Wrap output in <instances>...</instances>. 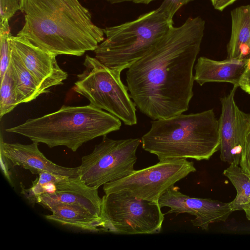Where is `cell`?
<instances>
[{"instance_id":"27","label":"cell","mask_w":250,"mask_h":250,"mask_svg":"<svg viewBox=\"0 0 250 250\" xmlns=\"http://www.w3.org/2000/svg\"><path fill=\"white\" fill-rule=\"evenodd\" d=\"M112 4L119 3L125 2H132L138 4H147L154 0H105Z\"/></svg>"},{"instance_id":"23","label":"cell","mask_w":250,"mask_h":250,"mask_svg":"<svg viewBox=\"0 0 250 250\" xmlns=\"http://www.w3.org/2000/svg\"><path fill=\"white\" fill-rule=\"evenodd\" d=\"M193 0H164L157 8L164 13L169 19L173 20L176 12L183 5Z\"/></svg>"},{"instance_id":"22","label":"cell","mask_w":250,"mask_h":250,"mask_svg":"<svg viewBox=\"0 0 250 250\" xmlns=\"http://www.w3.org/2000/svg\"><path fill=\"white\" fill-rule=\"evenodd\" d=\"M20 9V0H0V21H9Z\"/></svg>"},{"instance_id":"26","label":"cell","mask_w":250,"mask_h":250,"mask_svg":"<svg viewBox=\"0 0 250 250\" xmlns=\"http://www.w3.org/2000/svg\"><path fill=\"white\" fill-rule=\"evenodd\" d=\"M237 0H218L213 5L215 9L222 11Z\"/></svg>"},{"instance_id":"25","label":"cell","mask_w":250,"mask_h":250,"mask_svg":"<svg viewBox=\"0 0 250 250\" xmlns=\"http://www.w3.org/2000/svg\"><path fill=\"white\" fill-rule=\"evenodd\" d=\"M239 86L250 95V58L239 81Z\"/></svg>"},{"instance_id":"2","label":"cell","mask_w":250,"mask_h":250,"mask_svg":"<svg viewBox=\"0 0 250 250\" xmlns=\"http://www.w3.org/2000/svg\"><path fill=\"white\" fill-rule=\"evenodd\" d=\"M24 24L17 36L56 56H81L104 40L103 29L79 0H20Z\"/></svg>"},{"instance_id":"17","label":"cell","mask_w":250,"mask_h":250,"mask_svg":"<svg viewBox=\"0 0 250 250\" xmlns=\"http://www.w3.org/2000/svg\"><path fill=\"white\" fill-rule=\"evenodd\" d=\"M48 210L52 214L45 216L48 220L83 230L103 231L104 223L101 217L94 216L79 206L61 204Z\"/></svg>"},{"instance_id":"20","label":"cell","mask_w":250,"mask_h":250,"mask_svg":"<svg viewBox=\"0 0 250 250\" xmlns=\"http://www.w3.org/2000/svg\"><path fill=\"white\" fill-rule=\"evenodd\" d=\"M0 80V118L12 111L18 105L14 81L10 65Z\"/></svg>"},{"instance_id":"8","label":"cell","mask_w":250,"mask_h":250,"mask_svg":"<svg viewBox=\"0 0 250 250\" xmlns=\"http://www.w3.org/2000/svg\"><path fill=\"white\" fill-rule=\"evenodd\" d=\"M141 143L139 138L114 140L104 136L93 151L82 158L78 177L87 187L98 189L128 175L135 170L136 151Z\"/></svg>"},{"instance_id":"13","label":"cell","mask_w":250,"mask_h":250,"mask_svg":"<svg viewBox=\"0 0 250 250\" xmlns=\"http://www.w3.org/2000/svg\"><path fill=\"white\" fill-rule=\"evenodd\" d=\"M38 145V143L34 142L28 145L6 143L1 137L0 155L10 161L13 166H20L34 174L49 172L70 177H78V167H65L52 162L39 150Z\"/></svg>"},{"instance_id":"24","label":"cell","mask_w":250,"mask_h":250,"mask_svg":"<svg viewBox=\"0 0 250 250\" xmlns=\"http://www.w3.org/2000/svg\"><path fill=\"white\" fill-rule=\"evenodd\" d=\"M240 167L250 176V125L242 148Z\"/></svg>"},{"instance_id":"21","label":"cell","mask_w":250,"mask_h":250,"mask_svg":"<svg viewBox=\"0 0 250 250\" xmlns=\"http://www.w3.org/2000/svg\"><path fill=\"white\" fill-rule=\"evenodd\" d=\"M9 21H0V79L9 68L11 63V35Z\"/></svg>"},{"instance_id":"11","label":"cell","mask_w":250,"mask_h":250,"mask_svg":"<svg viewBox=\"0 0 250 250\" xmlns=\"http://www.w3.org/2000/svg\"><path fill=\"white\" fill-rule=\"evenodd\" d=\"M238 85L221 99L222 111L219 121L220 159L230 164L239 165L242 148L250 125V114L239 109L234 96Z\"/></svg>"},{"instance_id":"28","label":"cell","mask_w":250,"mask_h":250,"mask_svg":"<svg viewBox=\"0 0 250 250\" xmlns=\"http://www.w3.org/2000/svg\"><path fill=\"white\" fill-rule=\"evenodd\" d=\"M243 210L245 213L247 219L250 221V201L244 205Z\"/></svg>"},{"instance_id":"10","label":"cell","mask_w":250,"mask_h":250,"mask_svg":"<svg viewBox=\"0 0 250 250\" xmlns=\"http://www.w3.org/2000/svg\"><path fill=\"white\" fill-rule=\"evenodd\" d=\"M161 208L168 207L167 213H187L195 216L191 220L195 227L208 230L210 224L226 221L233 212L229 203L208 198L191 197L180 192L173 186L159 198Z\"/></svg>"},{"instance_id":"3","label":"cell","mask_w":250,"mask_h":250,"mask_svg":"<svg viewBox=\"0 0 250 250\" xmlns=\"http://www.w3.org/2000/svg\"><path fill=\"white\" fill-rule=\"evenodd\" d=\"M150 129L141 138L143 148L168 159L208 160L220 148L219 121L213 109L183 113L151 122Z\"/></svg>"},{"instance_id":"7","label":"cell","mask_w":250,"mask_h":250,"mask_svg":"<svg viewBox=\"0 0 250 250\" xmlns=\"http://www.w3.org/2000/svg\"><path fill=\"white\" fill-rule=\"evenodd\" d=\"M158 202L138 198L125 192L105 194L100 216L103 232L119 234H154L161 231L164 220Z\"/></svg>"},{"instance_id":"29","label":"cell","mask_w":250,"mask_h":250,"mask_svg":"<svg viewBox=\"0 0 250 250\" xmlns=\"http://www.w3.org/2000/svg\"><path fill=\"white\" fill-rule=\"evenodd\" d=\"M210 0L211 1L212 4L213 5L218 0Z\"/></svg>"},{"instance_id":"19","label":"cell","mask_w":250,"mask_h":250,"mask_svg":"<svg viewBox=\"0 0 250 250\" xmlns=\"http://www.w3.org/2000/svg\"><path fill=\"white\" fill-rule=\"evenodd\" d=\"M236 191L235 198L229 203L232 211L243 210L245 204L250 201V176L239 165L231 162L223 171Z\"/></svg>"},{"instance_id":"5","label":"cell","mask_w":250,"mask_h":250,"mask_svg":"<svg viewBox=\"0 0 250 250\" xmlns=\"http://www.w3.org/2000/svg\"><path fill=\"white\" fill-rule=\"evenodd\" d=\"M173 26L158 9L134 20L103 29L105 39L94 51L108 68L122 72L145 55Z\"/></svg>"},{"instance_id":"4","label":"cell","mask_w":250,"mask_h":250,"mask_svg":"<svg viewBox=\"0 0 250 250\" xmlns=\"http://www.w3.org/2000/svg\"><path fill=\"white\" fill-rule=\"evenodd\" d=\"M121 125L114 115L89 104L62 105L55 112L5 130L50 148L64 146L75 152L84 143L119 130Z\"/></svg>"},{"instance_id":"6","label":"cell","mask_w":250,"mask_h":250,"mask_svg":"<svg viewBox=\"0 0 250 250\" xmlns=\"http://www.w3.org/2000/svg\"><path fill=\"white\" fill-rule=\"evenodd\" d=\"M83 72L77 75L73 90L90 104L114 115L125 125L137 123L136 105L121 79V73L108 68L95 57L86 55Z\"/></svg>"},{"instance_id":"15","label":"cell","mask_w":250,"mask_h":250,"mask_svg":"<svg viewBox=\"0 0 250 250\" xmlns=\"http://www.w3.org/2000/svg\"><path fill=\"white\" fill-rule=\"evenodd\" d=\"M249 60L216 61L200 57L194 66V81L200 85L209 82H227L238 85Z\"/></svg>"},{"instance_id":"12","label":"cell","mask_w":250,"mask_h":250,"mask_svg":"<svg viewBox=\"0 0 250 250\" xmlns=\"http://www.w3.org/2000/svg\"><path fill=\"white\" fill-rule=\"evenodd\" d=\"M11 49L35 79L43 93L51 87L61 85L68 77L59 65L56 55L47 52L27 40L12 35L9 37Z\"/></svg>"},{"instance_id":"14","label":"cell","mask_w":250,"mask_h":250,"mask_svg":"<svg viewBox=\"0 0 250 250\" xmlns=\"http://www.w3.org/2000/svg\"><path fill=\"white\" fill-rule=\"evenodd\" d=\"M98 189L87 187L79 177H76L63 189L53 194L40 196L36 203L47 209L57 204L78 205L94 216H100L102 198Z\"/></svg>"},{"instance_id":"16","label":"cell","mask_w":250,"mask_h":250,"mask_svg":"<svg viewBox=\"0 0 250 250\" xmlns=\"http://www.w3.org/2000/svg\"><path fill=\"white\" fill-rule=\"evenodd\" d=\"M231 33L227 46L228 59L250 58V5L241 6L231 12Z\"/></svg>"},{"instance_id":"18","label":"cell","mask_w":250,"mask_h":250,"mask_svg":"<svg viewBox=\"0 0 250 250\" xmlns=\"http://www.w3.org/2000/svg\"><path fill=\"white\" fill-rule=\"evenodd\" d=\"M10 67L18 104L31 102L43 94L38 82L12 49Z\"/></svg>"},{"instance_id":"1","label":"cell","mask_w":250,"mask_h":250,"mask_svg":"<svg viewBox=\"0 0 250 250\" xmlns=\"http://www.w3.org/2000/svg\"><path fill=\"white\" fill-rule=\"evenodd\" d=\"M205 27L200 17L173 25L128 68L129 95L140 111L151 119L170 118L188 110L193 96V70Z\"/></svg>"},{"instance_id":"9","label":"cell","mask_w":250,"mask_h":250,"mask_svg":"<svg viewBox=\"0 0 250 250\" xmlns=\"http://www.w3.org/2000/svg\"><path fill=\"white\" fill-rule=\"evenodd\" d=\"M196 171L194 163L187 159H168L103 185L105 194L125 192L138 198L158 202L175 184Z\"/></svg>"}]
</instances>
